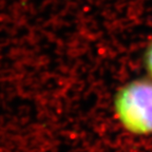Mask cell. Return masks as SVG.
<instances>
[{
	"label": "cell",
	"instance_id": "cell-1",
	"mask_svg": "<svg viewBox=\"0 0 152 152\" xmlns=\"http://www.w3.org/2000/svg\"><path fill=\"white\" fill-rule=\"evenodd\" d=\"M114 112L124 128L135 134L152 132V83L136 80L126 85L114 99Z\"/></svg>",
	"mask_w": 152,
	"mask_h": 152
},
{
	"label": "cell",
	"instance_id": "cell-2",
	"mask_svg": "<svg viewBox=\"0 0 152 152\" xmlns=\"http://www.w3.org/2000/svg\"><path fill=\"white\" fill-rule=\"evenodd\" d=\"M146 64H147V68L149 70L150 74L152 75V43L150 45L149 49L147 51V54H146Z\"/></svg>",
	"mask_w": 152,
	"mask_h": 152
}]
</instances>
